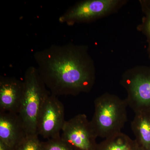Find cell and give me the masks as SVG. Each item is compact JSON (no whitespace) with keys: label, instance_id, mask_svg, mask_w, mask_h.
Returning <instances> with one entry per match:
<instances>
[{"label":"cell","instance_id":"obj_1","mask_svg":"<svg viewBox=\"0 0 150 150\" xmlns=\"http://www.w3.org/2000/svg\"><path fill=\"white\" fill-rule=\"evenodd\" d=\"M86 52L68 44L52 45L35 52L36 69L51 95L76 96L90 91L95 73Z\"/></svg>","mask_w":150,"mask_h":150},{"label":"cell","instance_id":"obj_2","mask_svg":"<svg viewBox=\"0 0 150 150\" xmlns=\"http://www.w3.org/2000/svg\"><path fill=\"white\" fill-rule=\"evenodd\" d=\"M126 99L105 93L94 101V113L90 121L97 137L106 138L121 132L127 121Z\"/></svg>","mask_w":150,"mask_h":150},{"label":"cell","instance_id":"obj_3","mask_svg":"<svg viewBox=\"0 0 150 150\" xmlns=\"http://www.w3.org/2000/svg\"><path fill=\"white\" fill-rule=\"evenodd\" d=\"M24 90L18 114L28 135L37 134L38 118L40 108L50 93L36 67H29L25 73Z\"/></svg>","mask_w":150,"mask_h":150},{"label":"cell","instance_id":"obj_4","mask_svg":"<svg viewBox=\"0 0 150 150\" xmlns=\"http://www.w3.org/2000/svg\"><path fill=\"white\" fill-rule=\"evenodd\" d=\"M61 139L72 150H96L97 136L85 114L65 121Z\"/></svg>","mask_w":150,"mask_h":150},{"label":"cell","instance_id":"obj_5","mask_svg":"<svg viewBox=\"0 0 150 150\" xmlns=\"http://www.w3.org/2000/svg\"><path fill=\"white\" fill-rule=\"evenodd\" d=\"M64 107L57 96L50 94L40 108L37 123V133L45 139L61 137L65 122Z\"/></svg>","mask_w":150,"mask_h":150},{"label":"cell","instance_id":"obj_6","mask_svg":"<svg viewBox=\"0 0 150 150\" xmlns=\"http://www.w3.org/2000/svg\"><path fill=\"white\" fill-rule=\"evenodd\" d=\"M122 83L128 93L126 102L135 113L150 112V74H128Z\"/></svg>","mask_w":150,"mask_h":150},{"label":"cell","instance_id":"obj_7","mask_svg":"<svg viewBox=\"0 0 150 150\" xmlns=\"http://www.w3.org/2000/svg\"><path fill=\"white\" fill-rule=\"evenodd\" d=\"M118 3V1L115 0H88L81 2L61 16L59 21L69 24L89 20L108 12Z\"/></svg>","mask_w":150,"mask_h":150},{"label":"cell","instance_id":"obj_8","mask_svg":"<svg viewBox=\"0 0 150 150\" xmlns=\"http://www.w3.org/2000/svg\"><path fill=\"white\" fill-rule=\"evenodd\" d=\"M24 90V82L14 77L0 78V111L18 114Z\"/></svg>","mask_w":150,"mask_h":150},{"label":"cell","instance_id":"obj_9","mask_svg":"<svg viewBox=\"0 0 150 150\" xmlns=\"http://www.w3.org/2000/svg\"><path fill=\"white\" fill-rule=\"evenodd\" d=\"M27 135L18 114L0 111V141L13 150Z\"/></svg>","mask_w":150,"mask_h":150},{"label":"cell","instance_id":"obj_10","mask_svg":"<svg viewBox=\"0 0 150 150\" xmlns=\"http://www.w3.org/2000/svg\"><path fill=\"white\" fill-rule=\"evenodd\" d=\"M131 128L138 146L143 150H150V112L135 113Z\"/></svg>","mask_w":150,"mask_h":150},{"label":"cell","instance_id":"obj_11","mask_svg":"<svg viewBox=\"0 0 150 150\" xmlns=\"http://www.w3.org/2000/svg\"><path fill=\"white\" fill-rule=\"evenodd\" d=\"M137 144L135 140L121 132L98 144L96 150H134Z\"/></svg>","mask_w":150,"mask_h":150},{"label":"cell","instance_id":"obj_12","mask_svg":"<svg viewBox=\"0 0 150 150\" xmlns=\"http://www.w3.org/2000/svg\"><path fill=\"white\" fill-rule=\"evenodd\" d=\"M13 150H43L37 134H28L17 145Z\"/></svg>","mask_w":150,"mask_h":150},{"label":"cell","instance_id":"obj_13","mask_svg":"<svg viewBox=\"0 0 150 150\" xmlns=\"http://www.w3.org/2000/svg\"><path fill=\"white\" fill-rule=\"evenodd\" d=\"M43 150H72L61 139V137L41 142Z\"/></svg>","mask_w":150,"mask_h":150},{"label":"cell","instance_id":"obj_14","mask_svg":"<svg viewBox=\"0 0 150 150\" xmlns=\"http://www.w3.org/2000/svg\"><path fill=\"white\" fill-rule=\"evenodd\" d=\"M0 150H13L7 146L1 141H0Z\"/></svg>","mask_w":150,"mask_h":150},{"label":"cell","instance_id":"obj_15","mask_svg":"<svg viewBox=\"0 0 150 150\" xmlns=\"http://www.w3.org/2000/svg\"><path fill=\"white\" fill-rule=\"evenodd\" d=\"M147 28L148 32H149L150 35V17L148 21L147 24Z\"/></svg>","mask_w":150,"mask_h":150},{"label":"cell","instance_id":"obj_16","mask_svg":"<svg viewBox=\"0 0 150 150\" xmlns=\"http://www.w3.org/2000/svg\"><path fill=\"white\" fill-rule=\"evenodd\" d=\"M134 150H143L142 149V148L140 147L139 146H138V144H137V146H136V147L134 149Z\"/></svg>","mask_w":150,"mask_h":150}]
</instances>
